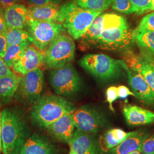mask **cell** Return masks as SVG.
<instances>
[{"instance_id": "cell-1", "label": "cell", "mask_w": 154, "mask_h": 154, "mask_svg": "<svg viewBox=\"0 0 154 154\" xmlns=\"http://www.w3.org/2000/svg\"><path fill=\"white\" fill-rule=\"evenodd\" d=\"M31 135V128L21 109L9 107L2 110L4 154H20L23 144Z\"/></svg>"}, {"instance_id": "cell-2", "label": "cell", "mask_w": 154, "mask_h": 154, "mask_svg": "<svg viewBox=\"0 0 154 154\" xmlns=\"http://www.w3.org/2000/svg\"><path fill=\"white\" fill-rule=\"evenodd\" d=\"M99 35L94 46L102 49H124L133 41L126 19L115 13L101 14Z\"/></svg>"}, {"instance_id": "cell-3", "label": "cell", "mask_w": 154, "mask_h": 154, "mask_svg": "<svg viewBox=\"0 0 154 154\" xmlns=\"http://www.w3.org/2000/svg\"><path fill=\"white\" fill-rule=\"evenodd\" d=\"M75 111L74 105L62 96L43 95L38 102L32 107L30 118L34 126L46 129L61 116Z\"/></svg>"}, {"instance_id": "cell-4", "label": "cell", "mask_w": 154, "mask_h": 154, "mask_svg": "<svg viewBox=\"0 0 154 154\" xmlns=\"http://www.w3.org/2000/svg\"><path fill=\"white\" fill-rule=\"evenodd\" d=\"M101 13L83 8L73 1L67 2L61 6L59 23L72 38L78 39Z\"/></svg>"}, {"instance_id": "cell-5", "label": "cell", "mask_w": 154, "mask_h": 154, "mask_svg": "<svg viewBox=\"0 0 154 154\" xmlns=\"http://www.w3.org/2000/svg\"><path fill=\"white\" fill-rule=\"evenodd\" d=\"M79 64L91 75L102 81H110L119 77L126 63L110 56L102 54H89L84 55Z\"/></svg>"}, {"instance_id": "cell-6", "label": "cell", "mask_w": 154, "mask_h": 154, "mask_svg": "<svg viewBox=\"0 0 154 154\" xmlns=\"http://www.w3.org/2000/svg\"><path fill=\"white\" fill-rule=\"evenodd\" d=\"M75 45L71 36L61 33L46 50L43 64L49 69H54L70 63L74 59Z\"/></svg>"}, {"instance_id": "cell-7", "label": "cell", "mask_w": 154, "mask_h": 154, "mask_svg": "<svg viewBox=\"0 0 154 154\" xmlns=\"http://www.w3.org/2000/svg\"><path fill=\"white\" fill-rule=\"evenodd\" d=\"M50 83L55 93L62 97L74 95L82 87L81 78L70 62L53 69L50 74Z\"/></svg>"}, {"instance_id": "cell-8", "label": "cell", "mask_w": 154, "mask_h": 154, "mask_svg": "<svg viewBox=\"0 0 154 154\" xmlns=\"http://www.w3.org/2000/svg\"><path fill=\"white\" fill-rule=\"evenodd\" d=\"M44 85V75L38 68L21 78L14 99L26 106H33L41 98Z\"/></svg>"}, {"instance_id": "cell-9", "label": "cell", "mask_w": 154, "mask_h": 154, "mask_svg": "<svg viewBox=\"0 0 154 154\" xmlns=\"http://www.w3.org/2000/svg\"><path fill=\"white\" fill-rule=\"evenodd\" d=\"M25 29L32 37V44L42 51L46 50L52 41L66 30L59 22L39 21L30 18Z\"/></svg>"}, {"instance_id": "cell-10", "label": "cell", "mask_w": 154, "mask_h": 154, "mask_svg": "<svg viewBox=\"0 0 154 154\" xmlns=\"http://www.w3.org/2000/svg\"><path fill=\"white\" fill-rule=\"evenodd\" d=\"M72 116L77 129L88 134H95L109 125V121L103 112L88 105L75 110Z\"/></svg>"}, {"instance_id": "cell-11", "label": "cell", "mask_w": 154, "mask_h": 154, "mask_svg": "<svg viewBox=\"0 0 154 154\" xmlns=\"http://www.w3.org/2000/svg\"><path fill=\"white\" fill-rule=\"evenodd\" d=\"M70 147L78 154H103L99 139L94 134H88L77 129L69 142Z\"/></svg>"}, {"instance_id": "cell-12", "label": "cell", "mask_w": 154, "mask_h": 154, "mask_svg": "<svg viewBox=\"0 0 154 154\" xmlns=\"http://www.w3.org/2000/svg\"><path fill=\"white\" fill-rule=\"evenodd\" d=\"M126 71L128 75L129 85L132 88L135 97L143 103L154 107V92L144 77L139 72L128 68L127 66Z\"/></svg>"}, {"instance_id": "cell-13", "label": "cell", "mask_w": 154, "mask_h": 154, "mask_svg": "<svg viewBox=\"0 0 154 154\" xmlns=\"http://www.w3.org/2000/svg\"><path fill=\"white\" fill-rule=\"evenodd\" d=\"M60 149L46 135L34 133L23 144L20 154H59Z\"/></svg>"}, {"instance_id": "cell-14", "label": "cell", "mask_w": 154, "mask_h": 154, "mask_svg": "<svg viewBox=\"0 0 154 154\" xmlns=\"http://www.w3.org/2000/svg\"><path fill=\"white\" fill-rule=\"evenodd\" d=\"M44 58V54L30 45L25 50L21 58L17 61L11 69L17 74L24 75L39 68V66L43 64Z\"/></svg>"}, {"instance_id": "cell-15", "label": "cell", "mask_w": 154, "mask_h": 154, "mask_svg": "<svg viewBox=\"0 0 154 154\" xmlns=\"http://www.w3.org/2000/svg\"><path fill=\"white\" fill-rule=\"evenodd\" d=\"M72 114H66L46 128L48 132L57 140L68 143L74 135L75 125Z\"/></svg>"}, {"instance_id": "cell-16", "label": "cell", "mask_w": 154, "mask_h": 154, "mask_svg": "<svg viewBox=\"0 0 154 154\" xmlns=\"http://www.w3.org/2000/svg\"><path fill=\"white\" fill-rule=\"evenodd\" d=\"M130 69L139 72L154 92V57L148 52L142 50L139 56L130 61Z\"/></svg>"}, {"instance_id": "cell-17", "label": "cell", "mask_w": 154, "mask_h": 154, "mask_svg": "<svg viewBox=\"0 0 154 154\" xmlns=\"http://www.w3.org/2000/svg\"><path fill=\"white\" fill-rule=\"evenodd\" d=\"M123 112L128 125L139 126L154 123V112L137 106L127 105L123 108Z\"/></svg>"}, {"instance_id": "cell-18", "label": "cell", "mask_w": 154, "mask_h": 154, "mask_svg": "<svg viewBox=\"0 0 154 154\" xmlns=\"http://www.w3.org/2000/svg\"><path fill=\"white\" fill-rule=\"evenodd\" d=\"M7 28L25 29L28 20V9L24 5L14 4L5 8Z\"/></svg>"}, {"instance_id": "cell-19", "label": "cell", "mask_w": 154, "mask_h": 154, "mask_svg": "<svg viewBox=\"0 0 154 154\" xmlns=\"http://www.w3.org/2000/svg\"><path fill=\"white\" fill-rule=\"evenodd\" d=\"M61 6L57 4L30 6L28 8V18L39 21L59 22Z\"/></svg>"}, {"instance_id": "cell-20", "label": "cell", "mask_w": 154, "mask_h": 154, "mask_svg": "<svg viewBox=\"0 0 154 154\" xmlns=\"http://www.w3.org/2000/svg\"><path fill=\"white\" fill-rule=\"evenodd\" d=\"M21 78L16 75L0 78V109L13 100Z\"/></svg>"}, {"instance_id": "cell-21", "label": "cell", "mask_w": 154, "mask_h": 154, "mask_svg": "<svg viewBox=\"0 0 154 154\" xmlns=\"http://www.w3.org/2000/svg\"><path fill=\"white\" fill-rule=\"evenodd\" d=\"M148 134L136 131L134 134L127 138L117 146L109 151L110 154H128L130 152L138 150L143 140L146 138Z\"/></svg>"}, {"instance_id": "cell-22", "label": "cell", "mask_w": 154, "mask_h": 154, "mask_svg": "<svg viewBox=\"0 0 154 154\" xmlns=\"http://www.w3.org/2000/svg\"><path fill=\"white\" fill-rule=\"evenodd\" d=\"M132 38L142 50L148 52L154 57V31L137 27L132 31Z\"/></svg>"}, {"instance_id": "cell-23", "label": "cell", "mask_w": 154, "mask_h": 154, "mask_svg": "<svg viewBox=\"0 0 154 154\" xmlns=\"http://www.w3.org/2000/svg\"><path fill=\"white\" fill-rule=\"evenodd\" d=\"M30 42H25L20 44L8 46L3 60L7 66L11 68L13 65L22 57L25 50L31 45Z\"/></svg>"}, {"instance_id": "cell-24", "label": "cell", "mask_w": 154, "mask_h": 154, "mask_svg": "<svg viewBox=\"0 0 154 154\" xmlns=\"http://www.w3.org/2000/svg\"><path fill=\"white\" fill-rule=\"evenodd\" d=\"M8 46L20 44L25 42H32V37L28 31L23 29H7L5 33Z\"/></svg>"}, {"instance_id": "cell-25", "label": "cell", "mask_w": 154, "mask_h": 154, "mask_svg": "<svg viewBox=\"0 0 154 154\" xmlns=\"http://www.w3.org/2000/svg\"><path fill=\"white\" fill-rule=\"evenodd\" d=\"M112 0H73L77 5L83 8L95 11L102 12L111 5Z\"/></svg>"}, {"instance_id": "cell-26", "label": "cell", "mask_w": 154, "mask_h": 154, "mask_svg": "<svg viewBox=\"0 0 154 154\" xmlns=\"http://www.w3.org/2000/svg\"><path fill=\"white\" fill-rule=\"evenodd\" d=\"M99 141L104 152H109L111 149L114 148L121 143L114 137L112 129L104 132L102 137L100 138Z\"/></svg>"}, {"instance_id": "cell-27", "label": "cell", "mask_w": 154, "mask_h": 154, "mask_svg": "<svg viewBox=\"0 0 154 154\" xmlns=\"http://www.w3.org/2000/svg\"><path fill=\"white\" fill-rule=\"evenodd\" d=\"M111 6L114 10L123 14H130L137 13L130 0H112Z\"/></svg>"}, {"instance_id": "cell-28", "label": "cell", "mask_w": 154, "mask_h": 154, "mask_svg": "<svg viewBox=\"0 0 154 154\" xmlns=\"http://www.w3.org/2000/svg\"><path fill=\"white\" fill-rule=\"evenodd\" d=\"M139 151L143 154H154V134L148 135L143 140Z\"/></svg>"}, {"instance_id": "cell-29", "label": "cell", "mask_w": 154, "mask_h": 154, "mask_svg": "<svg viewBox=\"0 0 154 154\" xmlns=\"http://www.w3.org/2000/svg\"><path fill=\"white\" fill-rule=\"evenodd\" d=\"M138 28L154 32V12L150 13L144 17Z\"/></svg>"}, {"instance_id": "cell-30", "label": "cell", "mask_w": 154, "mask_h": 154, "mask_svg": "<svg viewBox=\"0 0 154 154\" xmlns=\"http://www.w3.org/2000/svg\"><path fill=\"white\" fill-rule=\"evenodd\" d=\"M130 1L136 9L137 13H142L150 11L151 0H130Z\"/></svg>"}, {"instance_id": "cell-31", "label": "cell", "mask_w": 154, "mask_h": 154, "mask_svg": "<svg viewBox=\"0 0 154 154\" xmlns=\"http://www.w3.org/2000/svg\"><path fill=\"white\" fill-rule=\"evenodd\" d=\"M107 101L109 104L110 110L112 112H115V110L112 106L113 102L118 98L117 88L115 86H111L107 89L106 91Z\"/></svg>"}, {"instance_id": "cell-32", "label": "cell", "mask_w": 154, "mask_h": 154, "mask_svg": "<svg viewBox=\"0 0 154 154\" xmlns=\"http://www.w3.org/2000/svg\"><path fill=\"white\" fill-rule=\"evenodd\" d=\"M112 131L116 137V139L122 143L127 138L130 137L132 134H134L135 131L132 132H126L121 128H113L112 129Z\"/></svg>"}, {"instance_id": "cell-33", "label": "cell", "mask_w": 154, "mask_h": 154, "mask_svg": "<svg viewBox=\"0 0 154 154\" xmlns=\"http://www.w3.org/2000/svg\"><path fill=\"white\" fill-rule=\"evenodd\" d=\"M16 74L7 66L3 58L0 57V78L13 76Z\"/></svg>"}, {"instance_id": "cell-34", "label": "cell", "mask_w": 154, "mask_h": 154, "mask_svg": "<svg viewBox=\"0 0 154 154\" xmlns=\"http://www.w3.org/2000/svg\"><path fill=\"white\" fill-rule=\"evenodd\" d=\"M62 0H26L30 6H40L46 4H57L60 5Z\"/></svg>"}, {"instance_id": "cell-35", "label": "cell", "mask_w": 154, "mask_h": 154, "mask_svg": "<svg viewBox=\"0 0 154 154\" xmlns=\"http://www.w3.org/2000/svg\"><path fill=\"white\" fill-rule=\"evenodd\" d=\"M118 91V98L125 99L127 98L129 95H132L135 97V95L134 93L131 92L130 89L127 88L125 86H119L117 88Z\"/></svg>"}, {"instance_id": "cell-36", "label": "cell", "mask_w": 154, "mask_h": 154, "mask_svg": "<svg viewBox=\"0 0 154 154\" xmlns=\"http://www.w3.org/2000/svg\"><path fill=\"white\" fill-rule=\"evenodd\" d=\"M7 29L5 18V9L0 8V34H5Z\"/></svg>"}, {"instance_id": "cell-37", "label": "cell", "mask_w": 154, "mask_h": 154, "mask_svg": "<svg viewBox=\"0 0 154 154\" xmlns=\"http://www.w3.org/2000/svg\"><path fill=\"white\" fill-rule=\"evenodd\" d=\"M7 47L8 44L5 34H0V57L2 58L5 54Z\"/></svg>"}, {"instance_id": "cell-38", "label": "cell", "mask_w": 154, "mask_h": 154, "mask_svg": "<svg viewBox=\"0 0 154 154\" xmlns=\"http://www.w3.org/2000/svg\"><path fill=\"white\" fill-rule=\"evenodd\" d=\"M18 0H0V8H6L16 2Z\"/></svg>"}, {"instance_id": "cell-39", "label": "cell", "mask_w": 154, "mask_h": 154, "mask_svg": "<svg viewBox=\"0 0 154 154\" xmlns=\"http://www.w3.org/2000/svg\"><path fill=\"white\" fill-rule=\"evenodd\" d=\"M0 152H3L2 143V111H0Z\"/></svg>"}, {"instance_id": "cell-40", "label": "cell", "mask_w": 154, "mask_h": 154, "mask_svg": "<svg viewBox=\"0 0 154 154\" xmlns=\"http://www.w3.org/2000/svg\"><path fill=\"white\" fill-rule=\"evenodd\" d=\"M69 154H78L75 152V151L73 149H72V147H70V152Z\"/></svg>"}, {"instance_id": "cell-41", "label": "cell", "mask_w": 154, "mask_h": 154, "mask_svg": "<svg viewBox=\"0 0 154 154\" xmlns=\"http://www.w3.org/2000/svg\"><path fill=\"white\" fill-rule=\"evenodd\" d=\"M150 11H154V0H151V6Z\"/></svg>"}, {"instance_id": "cell-42", "label": "cell", "mask_w": 154, "mask_h": 154, "mask_svg": "<svg viewBox=\"0 0 154 154\" xmlns=\"http://www.w3.org/2000/svg\"><path fill=\"white\" fill-rule=\"evenodd\" d=\"M128 154H141V152L138 150H135V151H134L130 152Z\"/></svg>"}, {"instance_id": "cell-43", "label": "cell", "mask_w": 154, "mask_h": 154, "mask_svg": "<svg viewBox=\"0 0 154 154\" xmlns=\"http://www.w3.org/2000/svg\"><path fill=\"white\" fill-rule=\"evenodd\" d=\"M0 154H1V152H0Z\"/></svg>"}]
</instances>
